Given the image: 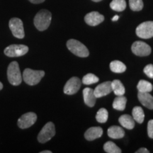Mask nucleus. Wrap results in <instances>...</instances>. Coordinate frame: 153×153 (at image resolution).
<instances>
[{
	"label": "nucleus",
	"instance_id": "obj_1",
	"mask_svg": "<svg viewBox=\"0 0 153 153\" xmlns=\"http://www.w3.org/2000/svg\"><path fill=\"white\" fill-rule=\"evenodd\" d=\"M52 20V14L48 10L42 9L34 17L33 23L36 28L40 31H43L49 27Z\"/></svg>",
	"mask_w": 153,
	"mask_h": 153
},
{
	"label": "nucleus",
	"instance_id": "obj_2",
	"mask_svg": "<svg viewBox=\"0 0 153 153\" xmlns=\"http://www.w3.org/2000/svg\"><path fill=\"white\" fill-rule=\"evenodd\" d=\"M7 78L9 83L14 86H18L22 83V76L19 63L16 61L11 62L7 68Z\"/></svg>",
	"mask_w": 153,
	"mask_h": 153
},
{
	"label": "nucleus",
	"instance_id": "obj_3",
	"mask_svg": "<svg viewBox=\"0 0 153 153\" xmlns=\"http://www.w3.org/2000/svg\"><path fill=\"white\" fill-rule=\"evenodd\" d=\"M45 75L43 70H33L27 68L23 72V79L26 84L30 86L38 85Z\"/></svg>",
	"mask_w": 153,
	"mask_h": 153
},
{
	"label": "nucleus",
	"instance_id": "obj_4",
	"mask_svg": "<svg viewBox=\"0 0 153 153\" xmlns=\"http://www.w3.org/2000/svg\"><path fill=\"white\" fill-rule=\"evenodd\" d=\"M67 47L70 52L80 57H87L89 56V52L87 48L81 42L75 39H70L67 42Z\"/></svg>",
	"mask_w": 153,
	"mask_h": 153
},
{
	"label": "nucleus",
	"instance_id": "obj_5",
	"mask_svg": "<svg viewBox=\"0 0 153 153\" xmlns=\"http://www.w3.org/2000/svg\"><path fill=\"white\" fill-rule=\"evenodd\" d=\"M55 135V127L53 122H48L43 126L38 135V140L41 143H45L54 137Z\"/></svg>",
	"mask_w": 153,
	"mask_h": 153
},
{
	"label": "nucleus",
	"instance_id": "obj_6",
	"mask_svg": "<svg viewBox=\"0 0 153 153\" xmlns=\"http://www.w3.org/2000/svg\"><path fill=\"white\" fill-rule=\"evenodd\" d=\"M9 26L11 33L14 37L19 39H22L24 38L25 33L24 24L22 21L19 18H12L9 20Z\"/></svg>",
	"mask_w": 153,
	"mask_h": 153
},
{
	"label": "nucleus",
	"instance_id": "obj_7",
	"mask_svg": "<svg viewBox=\"0 0 153 153\" xmlns=\"http://www.w3.org/2000/svg\"><path fill=\"white\" fill-rule=\"evenodd\" d=\"M28 52V47L25 45H9L4 49V54L10 57H21L26 55Z\"/></svg>",
	"mask_w": 153,
	"mask_h": 153
},
{
	"label": "nucleus",
	"instance_id": "obj_8",
	"mask_svg": "<svg viewBox=\"0 0 153 153\" xmlns=\"http://www.w3.org/2000/svg\"><path fill=\"white\" fill-rule=\"evenodd\" d=\"M136 35L144 39L153 37V22H145L140 24L136 28Z\"/></svg>",
	"mask_w": 153,
	"mask_h": 153
},
{
	"label": "nucleus",
	"instance_id": "obj_9",
	"mask_svg": "<svg viewBox=\"0 0 153 153\" xmlns=\"http://www.w3.org/2000/svg\"><path fill=\"white\" fill-rule=\"evenodd\" d=\"M37 120V115L33 112H28L23 114L18 120L19 127L22 129H26L30 128Z\"/></svg>",
	"mask_w": 153,
	"mask_h": 153
},
{
	"label": "nucleus",
	"instance_id": "obj_10",
	"mask_svg": "<svg viewBox=\"0 0 153 153\" xmlns=\"http://www.w3.org/2000/svg\"><path fill=\"white\" fill-rule=\"evenodd\" d=\"M132 52L137 56H148L151 53V48L147 43L143 41L134 42L131 46Z\"/></svg>",
	"mask_w": 153,
	"mask_h": 153
},
{
	"label": "nucleus",
	"instance_id": "obj_11",
	"mask_svg": "<svg viewBox=\"0 0 153 153\" xmlns=\"http://www.w3.org/2000/svg\"><path fill=\"white\" fill-rule=\"evenodd\" d=\"M81 80L76 76H73L66 82L63 91L66 94L72 95L79 91L80 87H81Z\"/></svg>",
	"mask_w": 153,
	"mask_h": 153
},
{
	"label": "nucleus",
	"instance_id": "obj_12",
	"mask_svg": "<svg viewBox=\"0 0 153 153\" xmlns=\"http://www.w3.org/2000/svg\"><path fill=\"white\" fill-rule=\"evenodd\" d=\"M85 21L89 26H96L104 21V16L97 11H91L85 16Z\"/></svg>",
	"mask_w": 153,
	"mask_h": 153
},
{
	"label": "nucleus",
	"instance_id": "obj_13",
	"mask_svg": "<svg viewBox=\"0 0 153 153\" xmlns=\"http://www.w3.org/2000/svg\"><path fill=\"white\" fill-rule=\"evenodd\" d=\"M112 91L111 82L108 81L103 82L100 84L95 88L94 90V94L97 98H101V97L106 96Z\"/></svg>",
	"mask_w": 153,
	"mask_h": 153
},
{
	"label": "nucleus",
	"instance_id": "obj_14",
	"mask_svg": "<svg viewBox=\"0 0 153 153\" xmlns=\"http://www.w3.org/2000/svg\"><path fill=\"white\" fill-rule=\"evenodd\" d=\"M103 130L101 127H91L85 132V137L87 140L91 141L102 136Z\"/></svg>",
	"mask_w": 153,
	"mask_h": 153
},
{
	"label": "nucleus",
	"instance_id": "obj_15",
	"mask_svg": "<svg viewBox=\"0 0 153 153\" xmlns=\"http://www.w3.org/2000/svg\"><path fill=\"white\" fill-rule=\"evenodd\" d=\"M83 97L85 103L89 107H93L96 104L97 97L94 90L91 88H85L83 90Z\"/></svg>",
	"mask_w": 153,
	"mask_h": 153
},
{
	"label": "nucleus",
	"instance_id": "obj_16",
	"mask_svg": "<svg viewBox=\"0 0 153 153\" xmlns=\"http://www.w3.org/2000/svg\"><path fill=\"white\" fill-rule=\"evenodd\" d=\"M137 97L143 106L148 109H153V97L149 92H139Z\"/></svg>",
	"mask_w": 153,
	"mask_h": 153
},
{
	"label": "nucleus",
	"instance_id": "obj_17",
	"mask_svg": "<svg viewBox=\"0 0 153 153\" xmlns=\"http://www.w3.org/2000/svg\"><path fill=\"white\" fill-rule=\"evenodd\" d=\"M108 135L109 137L113 139H120L124 137L125 135V131L122 128L117 126H111L107 131Z\"/></svg>",
	"mask_w": 153,
	"mask_h": 153
},
{
	"label": "nucleus",
	"instance_id": "obj_18",
	"mask_svg": "<svg viewBox=\"0 0 153 153\" xmlns=\"http://www.w3.org/2000/svg\"><path fill=\"white\" fill-rule=\"evenodd\" d=\"M118 121L120 125L126 129L131 130L135 127V120L133 119V116H131L130 115H122L118 119Z\"/></svg>",
	"mask_w": 153,
	"mask_h": 153
},
{
	"label": "nucleus",
	"instance_id": "obj_19",
	"mask_svg": "<svg viewBox=\"0 0 153 153\" xmlns=\"http://www.w3.org/2000/svg\"><path fill=\"white\" fill-rule=\"evenodd\" d=\"M127 99L124 96H117L113 102V108L118 111H123L126 108Z\"/></svg>",
	"mask_w": 153,
	"mask_h": 153
},
{
	"label": "nucleus",
	"instance_id": "obj_20",
	"mask_svg": "<svg viewBox=\"0 0 153 153\" xmlns=\"http://www.w3.org/2000/svg\"><path fill=\"white\" fill-rule=\"evenodd\" d=\"M112 91L116 96H123L126 92L125 87L122 82L118 79H114L111 82Z\"/></svg>",
	"mask_w": 153,
	"mask_h": 153
},
{
	"label": "nucleus",
	"instance_id": "obj_21",
	"mask_svg": "<svg viewBox=\"0 0 153 153\" xmlns=\"http://www.w3.org/2000/svg\"><path fill=\"white\" fill-rule=\"evenodd\" d=\"M133 119L135 121L137 122L138 123H142L145 119V114L143 109L140 106L134 107L133 111H132Z\"/></svg>",
	"mask_w": 153,
	"mask_h": 153
},
{
	"label": "nucleus",
	"instance_id": "obj_22",
	"mask_svg": "<svg viewBox=\"0 0 153 153\" xmlns=\"http://www.w3.org/2000/svg\"><path fill=\"white\" fill-rule=\"evenodd\" d=\"M110 69L115 73H122L126 70V66L119 60H114L110 63Z\"/></svg>",
	"mask_w": 153,
	"mask_h": 153
},
{
	"label": "nucleus",
	"instance_id": "obj_23",
	"mask_svg": "<svg viewBox=\"0 0 153 153\" xmlns=\"http://www.w3.org/2000/svg\"><path fill=\"white\" fill-rule=\"evenodd\" d=\"M137 90L139 92H149L152 90L153 86L150 82L146 80H140L137 86Z\"/></svg>",
	"mask_w": 153,
	"mask_h": 153
},
{
	"label": "nucleus",
	"instance_id": "obj_24",
	"mask_svg": "<svg viewBox=\"0 0 153 153\" xmlns=\"http://www.w3.org/2000/svg\"><path fill=\"white\" fill-rule=\"evenodd\" d=\"M110 7L116 11H123L126 8V0H113L110 4Z\"/></svg>",
	"mask_w": 153,
	"mask_h": 153
},
{
	"label": "nucleus",
	"instance_id": "obj_25",
	"mask_svg": "<svg viewBox=\"0 0 153 153\" xmlns=\"http://www.w3.org/2000/svg\"><path fill=\"white\" fill-rule=\"evenodd\" d=\"M104 150L107 153H121L120 148L111 141H108L104 145Z\"/></svg>",
	"mask_w": 153,
	"mask_h": 153
},
{
	"label": "nucleus",
	"instance_id": "obj_26",
	"mask_svg": "<svg viewBox=\"0 0 153 153\" xmlns=\"http://www.w3.org/2000/svg\"><path fill=\"white\" fill-rule=\"evenodd\" d=\"M108 118V113L106 108H101L98 111L97 116H96V119L99 123H106Z\"/></svg>",
	"mask_w": 153,
	"mask_h": 153
},
{
	"label": "nucleus",
	"instance_id": "obj_27",
	"mask_svg": "<svg viewBox=\"0 0 153 153\" xmlns=\"http://www.w3.org/2000/svg\"><path fill=\"white\" fill-rule=\"evenodd\" d=\"M99 77L95 75V74L89 73L82 78V83L85 85H89L94 84L96 82H99Z\"/></svg>",
	"mask_w": 153,
	"mask_h": 153
},
{
	"label": "nucleus",
	"instance_id": "obj_28",
	"mask_svg": "<svg viewBox=\"0 0 153 153\" xmlns=\"http://www.w3.org/2000/svg\"><path fill=\"white\" fill-rule=\"evenodd\" d=\"M129 5L131 10L134 11H141L144 6L143 0H129Z\"/></svg>",
	"mask_w": 153,
	"mask_h": 153
},
{
	"label": "nucleus",
	"instance_id": "obj_29",
	"mask_svg": "<svg viewBox=\"0 0 153 153\" xmlns=\"http://www.w3.org/2000/svg\"><path fill=\"white\" fill-rule=\"evenodd\" d=\"M143 71H144L145 74H146L148 77L153 79V65L149 64L148 65H146Z\"/></svg>",
	"mask_w": 153,
	"mask_h": 153
},
{
	"label": "nucleus",
	"instance_id": "obj_30",
	"mask_svg": "<svg viewBox=\"0 0 153 153\" xmlns=\"http://www.w3.org/2000/svg\"><path fill=\"white\" fill-rule=\"evenodd\" d=\"M148 134L150 138L153 139V120H149L148 123Z\"/></svg>",
	"mask_w": 153,
	"mask_h": 153
},
{
	"label": "nucleus",
	"instance_id": "obj_31",
	"mask_svg": "<svg viewBox=\"0 0 153 153\" xmlns=\"http://www.w3.org/2000/svg\"><path fill=\"white\" fill-rule=\"evenodd\" d=\"M135 153H150V151H149L148 149L145 148H140L138 150H137Z\"/></svg>",
	"mask_w": 153,
	"mask_h": 153
},
{
	"label": "nucleus",
	"instance_id": "obj_32",
	"mask_svg": "<svg viewBox=\"0 0 153 153\" xmlns=\"http://www.w3.org/2000/svg\"><path fill=\"white\" fill-rule=\"evenodd\" d=\"M28 1L33 4H41L44 2L45 0H28Z\"/></svg>",
	"mask_w": 153,
	"mask_h": 153
},
{
	"label": "nucleus",
	"instance_id": "obj_33",
	"mask_svg": "<svg viewBox=\"0 0 153 153\" xmlns=\"http://www.w3.org/2000/svg\"><path fill=\"white\" fill-rule=\"evenodd\" d=\"M118 19H119V16H118V15H116V16H114L112 18V21H113V22H116V21L118 20Z\"/></svg>",
	"mask_w": 153,
	"mask_h": 153
},
{
	"label": "nucleus",
	"instance_id": "obj_34",
	"mask_svg": "<svg viewBox=\"0 0 153 153\" xmlns=\"http://www.w3.org/2000/svg\"><path fill=\"white\" fill-rule=\"evenodd\" d=\"M41 153H52V151H50V150H44V151H41Z\"/></svg>",
	"mask_w": 153,
	"mask_h": 153
},
{
	"label": "nucleus",
	"instance_id": "obj_35",
	"mask_svg": "<svg viewBox=\"0 0 153 153\" xmlns=\"http://www.w3.org/2000/svg\"><path fill=\"white\" fill-rule=\"evenodd\" d=\"M2 88H3V85H2V83L0 82V90H1V89H2Z\"/></svg>",
	"mask_w": 153,
	"mask_h": 153
},
{
	"label": "nucleus",
	"instance_id": "obj_36",
	"mask_svg": "<svg viewBox=\"0 0 153 153\" xmlns=\"http://www.w3.org/2000/svg\"><path fill=\"white\" fill-rule=\"evenodd\" d=\"M91 1H94V2H99V1H102V0H91Z\"/></svg>",
	"mask_w": 153,
	"mask_h": 153
}]
</instances>
